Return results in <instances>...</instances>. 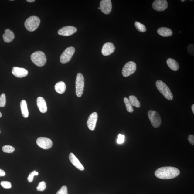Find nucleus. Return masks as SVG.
<instances>
[{
	"instance_id": "1",
	"label": "nucleus",
	"mask_w": 194,
	"mask_h": 194,
	"mask_svg": "<svg viewBox=\"0 0 194 194\" xmlns=\"http://www.w3.org/2000/svg\"><path fill=\"white\" fill-rule=\"evenodd\" d=\"M180 173V170L177 168L165 166L157 169L155 172V175L159 179H168L177 177Z\"/></svg>"
},
{
	"instance_id": "2",
	"label": "nucleus",
	"mask_w": 194,
	"mask_h": 194,
	"mask_svg": "<svg viewBox=\"0 0 194 194\" xmlns=\"http://www.w3.org/2000/svg\"><path fill=\"white\" fill-rule=\"evenodd\" d=\"M31 60L35 65L39 67H42L46 64V57L44 53L40 51L35 52L31 55Z\"/></svg>"
},
{
	"instance_id": "3",
	"label": "nucleus",
	"mask_w": 194,
	"mask_h": 194,
	"mask_svg": "<svg viewBox=\"0 0 194 194\" xmlns=\"http://www.w3.org/2000/svg\"><path fill=\"white\" fill-rule=\"evenodd\" d=\"M157 88L161 93L166 99L169 100L173 99V96L168 86L161 80H158L156 82Z\"/></svg>"
},
{
	"instance_id": "4",
	"label": "nucleus",
	"mask_w": 194,
	"mask_h": 194,
	"mask_svg": "<svg viewBox=\"0 0 194 194\" xmlns=\"http://www.w3.org/2000/svg\"><path fill=\"white\" fill-rule=\"evenodd\" d=\"M40 23V19L36 16H32L28 18L25 21V26L28 31L32 32L36 30Z\"/></svg>"
},
{
	"instance_id": "5",
	"label": "nucleus",
	"mask_w": 194,
	"mask_h": 194,
	"mask_svg": "<svg viewBox=\"0 0 194 194\" xmlns=\"http://www.w3.org/2000/svg\"><path fill=\"white\" fill-rule=\"evenodd\" d=\"M85 86V78L80 73L77 74L76 78V95L78 97H81L83 93Z\"/></svg>"
},
{
	"instance_id": "6",
	"label": "nucleus",
	"mask_w": 194,
	"mask_h": 194,
	"mask_svg": "<svg viewBox=\"0 0 194 194\" xmlns=\"http://www.w3.org/2000/svg\"><path fill=\"white\" fill-rule=\"evenodd\" d=\"M148 116L152 126L154 128H158L160 126L162 123L161 117L157 111L152 110L149 111Z\"/></svg>"
},
{
	"instance_id": "7",
	"label": "nucleus",
	"mask_w": 194,
	"mask_h": 194,
	"mask_svg": "<svg viewBox=\"0 0 194 194\" xmlns=\"http://www.w3.org/2000/svg\"><path fill=\"white\" fill-rule=\"evenodd\" d=\"M75 51V48L73 47H70L66 48L60 56V62L62 64L67 63L71 60Z\"/></svg>"
},
{
	"instance_id": "8",
	"label": "nucleus",
	"mask_w": 194,
	"mask_h": 194,
	"mask_svg": "<svg viewBox=\"0 0 194 194\" xmlns=\"http://www.w3.org/2000/svg\"><path fill=\"white\" fill-rule=\"evenodd\" d=\"M136 64L132 61L128 62L125 65L122 69V75L124 77H127L134 74L136 70Z\"/></svg>"
},
{
	"instance_id": "9",
	"label": "nucleus",
	"mask_w": 194,
	"mask_h": 194,
	"mask_svg": "<svg viewBox=\"0 0 194 194\" xmlns=\"http://www.w3.org/2000/svg\"><path fill=\"white\" fill-rule=\"evenodd\" d=\"M36 143L38 146L45 150L51 148L53 145L52 141L50 139L45 137L38 138L36 140Z\"/></svg>"
},
{
	"instance_id": "10",
	"label": "nucleus",
	"mask_w": 194,
	"mask_h": 194,
	"mask_svg": "<svg viewBox=\"0 0 194 194\" xmlns=\"http://www.w3.org/2000/svg\"><path fill=\"white\" fill-rule=\"evenodd\" d=\"M100 7L102 12L106 15L111 13L112 9V4L111 0H102L100 3Z\"/></svg>"
},
{
	"instance_id": "11",
	"label": "nucleus",
	"mask_w": 194,
	"mask_h": 194,
	"mask_svg": "<svg viewBox=\"0 0 194 194\" xmlns=\"http://www.w3.org/2000/svg\"><path fill=\"white\" fill-rule=\"evenodd\" d=\"M153 8L158 11H164L167 8L168 2L166 0H156L152 5Z\"/></svg>"
},
{
	"instance_id": "12",
	"label": "nucleus",
	"mask_w": 194,
	"mask_h": 194,
	"mask_svg": "<svg viewBox=\"0 0 194 194\" xmlns=\"http://www.w3.org/2000/svg\"><path fill=\"white\" fill-rule=\"evenodd\" d=\"M77 29L72 26H66L62 27L58 31V34L62 36H67L74 34Z\"/></svg>"
},
{
	"instance_id": "13",
	"label": "nucleus",
	"mask_w": 194,
	"mask_h": 194,
	"mask_svg": "<svg viewBox=\"0 0 194 194\" xmlns=\"http://www.w3.org/2000/svg\"><path fill=\"white\" fill-rule=\"evenodd\" d=\"M98 118V114L97 112H94L91 114L88 117L87 122V125L88 128L90 130H95L96 124H97Z\"/></svg>"
},
{
	"instance_id": "14",
	"label": "nucleus",
	"mask_w": 194,
	"mask_h": 194,
	"mask_svg": "<svg viewBox=\"0 0 194 194\" xmlns=\"http://www.w3.org/2000/svg\"><path fill=\"white\" fill-rule=\"evenodd\" d=\"M115 49V46L112 43L107 42L103 45L102 49V54L104 56H109L114 52Z\"/></svg>"
},
{
	"instance_id": "15",
	"label": "nucleus",
	"mask_w": 194,
	"mask_h": 194,
	"mask_svg": "<svg viewBox=\"0 0 194 194\" xmlns=\"http://www.w3.org/2000/svg\"><path fill=\"white\" fill-rule=\"evenodd\" d=\"M12 72L13 75L18 78L26 77L28 74L27 70L23 68L13 67Z\"/></svg>"
},
{
	"instance_id": "16",
	"label": "nucleus",
	"mask_w": 194,
	"mask_h": 194,
	"mask_svg": "<svg viewBox=\"0 0 194 194\" xmlns=\"http://www.w3.org/2000/svg\"><path fill=\"white\" fill-rule=\"evenodd\" d=\"M69 159L70 162L76 168H78L81 171H83L84 170V168L82 164L81 163L78 159V158L76 157V156L72 153H70L69 155Z\"/></svg>"
},
{
	"instance_id": "17",
	"label": "nucleus",
	"mask_w": 194,
	"mask_h": 194,
	"mask_svg": "<svg viewBox=\"0 0 194 194\" xmlns=\"http://www.w3.org/2000/svg\"><path fill=\"white\" fill-rule=\"evenodd\" d=\"M37 105L41 113H45L47 111V107L45 99L42 97H39L37 99Z\"/></svg>"
},
{
	"instance_id": "18",
	"label": "nucleus",
	"mask_w": 194,
	"mask_h": 194,
	"mask_svg": "<svg viewBox=\"0 0 194 194\" xmlns=\"http://www.w3.org/2000/svg\"><path fill=\"white\" fill-rule=\"evenodd\" d=\"M4 41L5 43H10L12 42L15 38L14 34L12 31L7 29L5 31V33L3 35Z\"/></svg>"
},
{
	"instance_id": "19",
	"label": "nucleus",
	"mask_w": 194,
	"mask_h": 194,
	"mask_svg": "<svg viewBox=\"0 0 194 194\" xmlns=\"http://www.w3.org/2000/svg\"><path fill=\"white\" fill-rule=\"evenodd\" d=\"M158 34L163 37H169L172 36V32L171 29L167 27H160L157 31Z\"/></svg>"
},
{
	"instance_id": "20",
	"label": "nucleus",
	"mask_w": 194,
	"mask_h": 194,
	"mask_svg": "<svg viewBox=\"0 0 194 194\" xmlns=\"http://www.w3.org/2000/svg\"><path fill=\"white\" fill-rule=\"evenodd\" d=\"M166 63L170 69L174 71H177L179 68V64L175 60L172 58H168L166 61Z\"/></svg>"
},
{
	"instance_id": "21",
	"label": "nucleus",
	"mask_w": 194,
	"mask_h": 194,
	"mask_svg": "<svg viewBox=\"0 0 194 194\" xmlns=\"http://www.w3.org/2000/svg\"><path fill=\"white\" fill-rule=\"evenodd\" d=\"M66 85L63 82L60 81L58 82L55 86V89L57 93L62 94L64 93L66 90Z\"/></svg>"
},
{
	"instance_id": "22",
	"label": "nucleus",
	"mask_w": 194,
	"mask_h": 194,
	"mask_svg": "<svg viewBox=\"0 0 194 194\" xmlns=\"http://www.w3.org/2000/svg\"><path fill=\"white\" fill-rule=\"evenodd\" d=\"M20 107L22 114L23 117L27 118L29 117V113L27 108L26 102L25 100H22L20 103Z\"/></svg>"
},
{
	"instance_id": "23",
	"label": "nucleus",
	"mask_w": 194,
	"mask_h": 194,
	"mask_svg": "<svg viewBox=\"0 0 194 194\" xmlns=\"http://www.w3.org/2000/svg\"><path fill=\"white\" fill-rule=\"evenodd\" d=\"M128 99L132 106L135 107L137 108H139L141 107L140 102L138 100L137 98L135 96H129Z\"/></svg>"
},
{
	"instance_id": "24",
	"label": "nucleus",
	"mask_w": 194,
	"mask_h": 194,
	"mask_svg": "<svg viewBox=\"0 0 194 194\" xmlns=\"http://www.w3.org/2000/svg\"><path fill=\"white\" fill-rule=\"evenodd\" d=\"M124 101L126 107L127 111L129 113L133 112L134 111V108L129 102V99L125 97L124 98Z\"/></svg>"
},
{
	"instance_id": "25",
	"label": "nucleus",
	"mask_w": 194,
	"mask_h": 194,
	"mask_svg": "<svg viewBox=\"0 0 194 194\" xmlns=\"http://www.w3.org/2000/svg\"><path fill=\"white\" fill-rule=\"evenodd\" d=\"M135 26L136 29L140 32H146V29L144 25L136 21L135 22Z\"/></svg>"
},
{
	"instance_id": "26",
	"label": "nucleus",
	"mask_w": 194,
	"mask_h": 194,
	"mask_svg": "<svg viewBox=\"0 0 194 194\" xmlns=\"http://www.w3.org/2000/svg\"><path fill=\"white\" fill-rule=\"evenodd\" d=\"M2 150L3 152L11 153L14 152L15 148L12 146L5 145L2 147Z\"/></svg>"
},
{
	"instance_id": "27",
	"label": "nucleus",
	"mask_w": 194,
	"mask_h": 194,
	"mask_svg": "<svg viewBox=\"0 0 194 194\" xmlns=\"http://www.w3.org/2000/svg\"><path fill=\"white\" fill-rule=\"evenodd\" d=\"M6 104V99L5 94H2L0 97V107H4Z\"/></svg>"
},
{
	"instance_id": "28",
	"label": "nucleus",
	"mask_w": 194,
	"mask_h": 194,
	"mask_svg": "<svg viewBox=\"0 0 194 194\" xmlns=\"http://www.w3.org/2000/svg\"><path fill=\"white\" fill-rule=\"evenodd\" d=\"M46 188V182L44 181H42L39 183L38 185L36 188V189L38 191H44Z\"/></svg>"
},
{
	"instance_id": "29",
	"label": "nucleus",
	"mask_w": 194,
	"mask_h": 194,
	"mask_svg": "<svg viewBox=\"0 0 194 194\" xmlns=\"http://www.w3.org/2000/svg\"><path fill=\"white\" fill-rule=\"evenodd\" d=\"M38 172L35 171V170L31 172L29 174L28 177H27V180H28L29 182H30V183L32 182L33 181V179H34V176L38 175Z\"/></svg>"
},
{
	"instance_id": "30",
	"label": "nucleus",
	"mask_w": 194,
	"mask_h": 194,
	"mask_svg": "<svg viewBox=\"0 0 194 194\" xmlns=\"http://www.w3.org/2000/svg\"><path fill=\"white\" fill-rule=\"evenodd\" d=\"M1 185L5 189H11L12 187L11 184L8 181H3L1 182Z\"/></svg>"
},
{
	"instance_id": "31",
	"label": "nucleus",
	"mask_w": 194,
	"mask_h": 194,
	"mask_svg": "<svg viewBox=\"0 0 194 194\" xmlns=\"http://www.w3.org/2000/svg\"><path fill=\"white\" fill-rule=\"evenodd\" d=\"M56 194H68L67 188L66 186H63L57 192Z\"/></svg>"
},
{
	"instance_id": "32",
	"label": "nucleus",
	"mask_w": 194,
	"mask_h": 194,
	"mask_svg": "<svg viewBox=\"0 0 194 194\" xmlns=\"http://www.w3.org/2000/svg\"><path fill=\"white\" fill-rule=\"evenodd\" d=\"M125 136L124 135L119 134L118 136V139L117 140V142L119 144H121L124 142Z\"/></svg>"
},
{
	"instance_id": "33",
	"label": "nucleus",
	"mask_w": 194,
	"mask_h": 194,
	"mask_svg": "<svg viewBox=\"0 0 194 194\" xmlns=\"http://www.w3.org/2000/svg\"><path fill=\"white\" fill-rule=\"evenodd\" d=\"M187 50L188 52L192 55H194V45L189 44L188 46Z\"/></svg>"
},
{
	"instance_id": "34",
	"label": "nucleus",
	"mask_w": 194,
	"mask_h": 194,
	"mask_svg": "<svg viewBox=\"0 0 194 194\" xmlns=\"http://www.w3.org/2000/svg\"><path fill=\"white\" fill-rule=\"evenodd\" d=\"M188 140H189V141L190 143V144H191L192 145H193V146L194 145V136L193 135H190L188 137Z\"/></svg>"
},
{
	"instance_id": "35",
	"label": "nucleus",
	"mask_w": 194,
	"mask_h": 194,
	"mask_svg": "<svg viewBox=\"0 0 194 194\" xmlns=\"http://www.w3.org/2000/svg\"><path fill=\"white\" fill-rule=\"evenodd\" d=\"M5 175V172L3 170L0 169V177H3Z\"/></svg>"
},
{
	"instance_id": "36",
	"label": "nucleus",
	"mask_w": 194,
	"mask_h": 194,
	"mask_svg": "<svg viewBox=\"0 0 194 194\" xmlns=\"http://www.w3.org/2000/svg\"><path fill=\"white\" fill-rule=\"evenodd\" d=\"M27 1L29 2L32 3L35 2V0H27Z\"/></svg>"
},
{
	"instance_id": "37",
	"label": "nucleus",
	"mask_w": 194,
	"mask_h": 194,
	"mask_svg": "<svg viewBox=\"0 0 194 194\" xmlns=\"http://www.w3.org/2000/svg\"><path fill=\"white\" fill-rule=\"evenodd\" d=\"M192 111L193 114H194V105L193 104L192 106Z\"/></svg>"
},
{
	"instance_id": "38",
	"label": "nucleus",
	"mask_w": 194,
	"mask_h": 194,
	"mask_svg": "<svg viewBox=\"0 0 194 194\" xmlns=\"http://www.w3.org/2000/svg\"><path fill=\"white\" fill-rule=\"evenodd\" d=\"M2 117V114L1 112H0V118Z\"/></svg>"
},
{
	"instance_id": "39",
	"label": "nucleus",
	"mask_w": 194,
	"mask_h": 194,
	"mask_svg": "<svg viewBox=\"0 0 194 194\" xmlns=\"http://www.w3.org/2000/svg\"><path fill=\"white\" fill-rule=\"evenodd\" d=\"M181 1L182 2H184V1H185V0H182Z\"/></svg>"
},
{
	"instance_id": "40",
	"label": "nucleus",
	"mask_w": 194,
	"mask_h": 194,
	"mask_svg": "<svg viewBox=\"0 0 194 194\" xmlns=\"http://www.w3.org/2000/svg\"><path fill=\"white\" fill-rule=\"evenodd\" d=\"M98 9H100V7H99L98 8Z\"/></svg>"
},
{
	"instance_id": "41",
	"label": "nucleus",
	"mask_w": 194,
	"mask_h": 194,
	"mask_svg": "<svg viewBox=\"0 0 194 194\" xmlns=\"http://www.w3.org/2000/svg\"><path fill=\"white\" fill-rule=\"evenodd\" d=\"M0 133H1V131H0Z\"/></svg>"
}]
</instances>
